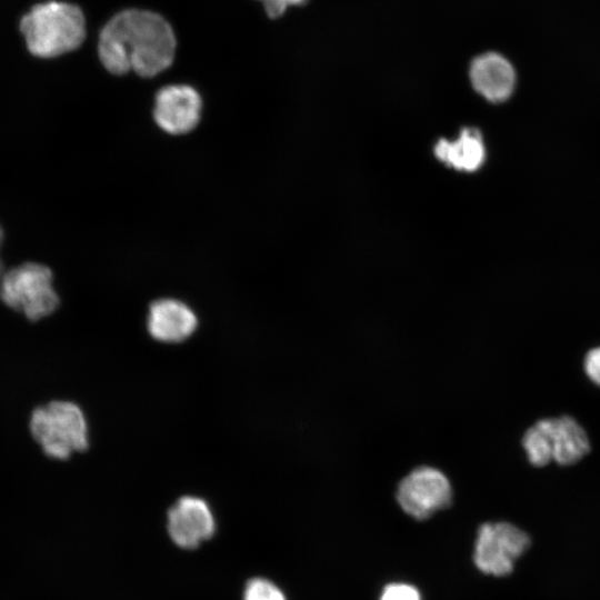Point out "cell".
I'll return each mask as SVG.
<instances>
[{"mask_svg": "<svg viewBox=\"0 0 600 600\" xmlns=\"http://www.w3.org/2000/svg\"><path fill=\"white\" fill-rule=\"evenodd\" d=\"M436 157L446 164L459 170H478L486 159L482 136L478 129L464 128L456 141L440 139L434 146Z\"/></svg>", "mask_w": 600, "mask_h": 600, "instance_id": "7c38bea8", "label": "cell"}, {"mask_svg": "<svg viewBox=\"0 0 600 600\" xmlns=\"http://www.w3.org/2000/svg\"><path fill=\"white\" fill-rule=\"evenodd\" d=\"M52 280L51 270L43 264H20L3 274L0 298L8 307L37 321L52 313L59 304Z\"/></svg>", "mask_w": 600, "mask_h": 600, "instance_id": "277c9868", "label": "cell"}, {"mask_svg": "<svg viewBox=\"0 0 600 600\" xmlns=\"http://www.w3.org/2000/svg\"><path fill=\"white\" fill-rule=\"evenodd\" d=\"M584 370L588 377L600 386V347L593 348L587 353Z\"/></svg>", "mask_w": 600, "mask_h": 600, "instance_id": "e0dca14e", "label": "cell"}, {"mask_svg": "<svg viewBox=\"0 0 600 600\" xmlns=\"http://www.w3.org/2000/svg\"><path fill=\"white\" fill-rule=\"evenodd\" d=\"M243 600H286L282 591L271 581L254 578L248 581Z\"/></svg>", "mask_w": 600, "mask_h": 600, "instance_id": "5bb4252c", "label": "cell"}, {"mask_svg": "<svg viewBox=\"0 0 600 600\" xmlns=\"http://www.w3.org/2000/svg\"><path fill=\"white\" fill-rule=\"evenodd\" d=\"M2 237H3V233H2V230H1V227H0V246H1V242H2ZM4 272H3V266H2V262H1V259H0V281L3 277Z\"/></svg>", "mask_w": 600, "mask_h": 600, "instance_id": "ac0fdd59", "label": "cell"}, {"mask_svg": "<svg viewBox=\"0 0 600 600\" xmlns=\"http://www.w3.org/2000/svg\"><path fill=\"white\" fill-rule=\"evenodd\" d=\"M552 460L569 466L581 460L590 450L589 438L583 428L571 417L544 419Z\"/></svg>", "mask_w": 600, "mask_h": 600, "instance_id": "8fae6325", "label": "cell"}, {"mask_svg": "<svg viewBox=\"0 0 600 600\" xmlns=\"http://www.w3.org/2000/svg\"><path fill=\"white\" fill-rule=\"evenodd\" d=\"M33 438L48 457L68 459L89 444L88 426L81 408L69 401H53L37 408L31 416Z\"/></svg>", "mask_w": 600, "mask_h": 600, "instance_id": "3957f363", "label": "cell"}, {"mask_svg": "<svg viewBox=\"0 0 600 600\" xmlns=\"http://www.w3.org/2000/svg\"><path fill=\"white\" fill-rule=\"evenodd\" d=\"M522 446L531 464L542 467L552 461L544 419L537 421L526 431L522 438Z\"/></svg>", "mask_w": 600, "mask_h": 600, "instance_id": "4fadbf2b", "label": "cell"}, {"mask_svg": "<svg viewBox=\"0 0 600 600\" xmlns=\"http://www.w3.org/2000/svg\"><path fill=\"white\" fill-rule=\"evenodd\" d=\"M29 51L52 58L77 49L86 37L82 11L74 4L50 1L33 7L21 20Z\"/></svg>", "mask_w": 600, "mask_h": 600, "instance_id": "7a4b0ae2", "label": "cell"}, {"mask_svg": "<svg viewBox=\"0 0 600 600\" xmlns=\"http://www.w3.org/2000/svg\"><path fill=\"white\" fill-rule=\"evenodd\" d=\"M197 327V314L181 300L161 298L149 306L147 329L158 341L181 342L189 338Z\"/></svg>", "mask_w": 600, "mask_h": 600, "instance_id": "9c48e42d", "label": "cell"}, {"mask_svg": "<svg viewBox=\"0 0 600 600\" xmlns=\"http://www.w3.org/2000/svg\"><path fill=\"white\" fill-rule=\"evenodd\" d=\"M201 111V97L191 86L169 84L156 94L153 118L169 134L191 132L200 122Z\"/></svg>", "mask_w": 600, "mask_h": 600, "instance_id": "52a82bcc", "label": "cell"}, {"mask_svg": "<svg viewBox=\"0 0 600 600\" xmlns=\"http://www.w3.org/2000/svg\"><path fill=\"white\" fill-rule=\"evenodd\" d=\"M469 77L474 90L491 102L508 99L516 84V71L510 61L492 51L472 60Z\"/></svg>", "mask_w": 600, "mask_h": 600, "instance_id": "30bf717a", "label": "cell"}, {"mask_svg": "<svg viewBox=\"0 0 600 600\" xmlns=\"http://www.w3.org/2000/svg\"><path fill=\"white\" fill-rule=\"evenodd\" d=\"M214 518L208 503L198 497L184 496L168 511V532L184 549L198 547L214 532Z\"/></svg>", "mask_w": 600, "mask_h": 600, "instance_id": "ba28073f", "label": "cell"}, {"mask_svg": "<svg viewBox=\"0 0 600 600\" xmlns=\"http://www.w3.org/2000/svg\"><path fill=\"white\" fill-rule=\"evenodd\" d=\"M530 544L529 534L517 526L506 521L486 522L478 529L473 561L482 573L504 577L512 572Z\"/></svg>", "mask_w": 600, "mask_h": 600, "instance_id": "5b68a950", "label": "cell"}, {"mask_svg": "<svg viewBox=\"0 0 600 600\" xmlns=\"http://www.w3.org/2000/svg\"><path fill=\"white\" fill-rule=\"evenodd\" d=\"M380 600H421V597L411 584L391 583L383 589Z\"/></svg>", "mask_w": 600, "mask_h": 600, "instance_id": "9a60e30c", "label": "cell"}, {"mask_svg": "<svg viewBox=\"0 0 600 600\" xmlns=\"http://www.w3.org/2000/svg\"><path fill=\"white\" fill-rule=\"evenodd\" d=\"M176 52V37L170 24L159 14L140 9L123 10L102 28L98 56L113 74L136 72L154 77L169 68Z\"/></svg>", "mask_w": 600, "mask_h": 600, "instance_id": "6da1fadb", "label": "cell"}, {"mask_svg": "<svg viewBox=\"0 0 600 600\" xmlns=\"http://www.w3.org/2000/svg\"><path fill=\"white\" fill-rule=\"evenodd\" d=\"M397 500L401 509L410 517L424 520L450 504L451 483L439 469L420 466L399 482Z\"/></svg>", "mask_w": 600, "mask_h": 600, "instance_id": "8992f818", "label": "cell"}, {"mask_svg": "<svg viewBox=\"0 0 600 600\" xmlns=\"http://www.w3.org/2000/svg\"><path fill=\"white\" fill-rule=\"evenodd\" d=\"M262 2L264 10L270 18H278L284 13L290 6H301L307 0H259Z\"/></svg>", "mask_w": 600, "mask_h": 600, "instance_id": "2e32d148", "label": "cell"}]
</instances>
